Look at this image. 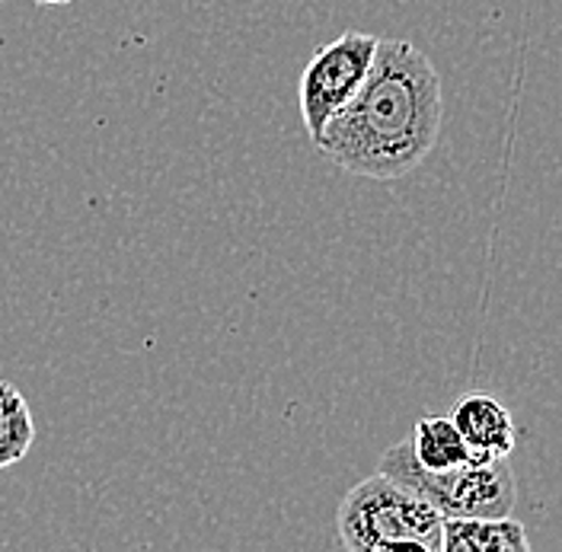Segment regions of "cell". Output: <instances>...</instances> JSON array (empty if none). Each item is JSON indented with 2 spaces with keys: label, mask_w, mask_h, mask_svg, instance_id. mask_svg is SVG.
I'll list each match as a JSON object with an SVG mask.
<instances>
[{
  "label": "cell",
  "mask_w": 562,
  "mask_h": 552,
  "mask_svg": "<svg viewBox=\"0 0 562 552\" xmlns=\"http://www.w3.org/2000/svg\"><path fill=\"white\" fill-rule=\"evenodd\" d=\"M339 543L351 552H441L445 518L413 488L378 473L339 502Z\"/></svg>",
  "instance_id": "2"
},
{
  "label": "cell",
  "mask_w": 562,
  "mask_h": 552,
  "mask_svg": "<svg viewBox=\"0 0 562 552\" xmlns=\"http://www.w3.org/2000/svg\"><path fill=\"white\" fill-rule=\"evenodd\" d=\"M378 35L368 33H342L339 38L326 42L314 58L307 61V68L301 74V119L311 140L323 138V128L329 125V119L336 112H342L351 103V97L361 90L374 52H378Z\"/></svg>",
  "instance_id": "4"
},
{
  "label": "cell",
  "mask_w": 562,
  "mask_h": 552,
  "mask_svg": "<svg viewBox=\"0 0 562 552\" xmlns=\"http://www.w3.org/2000/svg\"><path fill=\"white\" fill-rule=\"evenodd\" d=\"M393 483L413 488L441 518H505L515 511L518 483L508 457L476 453L473 460L451 470H425L409 441L384 450L381 470Z\"/></svg>",
  "instance_id": "3"
},
{
  "label": "cell",
  "mask_w": 562,
  "mask_h": 552,
  "mask_svg": "<svg viewBox=\"0 0 562 552\" xmlns=\"http://www.w3.org/2000/svg\"><path fill=\"white\" fill-rule=\"evenodd\" d=\"M38 3H70V0H38Z\"/></svg>",
  "instance_id": "9"
},
{
  "label": "cell",
  "mask_w": 562,
  "mask_h": 552,
  "mask_svg": "<svg viewBox=\"0 0 562 552\" xmlns=\"http://www.w3.org/2000/svg\"><path fill=\"white\" fill-rule=\"evenodd\" d=\"M445 119L441 77L406 38H381L351 103L329 119L316 147L351 176L403 179L438 144Z\"/></svg>",
  "instance_id": "1"
},
{
  "label": "cell",
  "mask_w": 562,
  "mask_h": 552,
  "mask_svg": "<svg viewBox=\"0 0 562 552\" xmlns=\"http://www.w3.org/2000/svg\"><path fill=\"white\" fill-rule=\"evenodd\" d=\"M530 540L521 520L505 518H445L441 552H527Z\"/></svg>",
  "instance_id": "6"
},
{
  "label": "cell",
  "mask_w": 562,
  "mask_h": 552,
  "mask_svg": "<svg viewBox=\"0 0 562 552\" xmlns=\"http://www.w3.org/2000/svg\"><path fill=\"white\" fill-rule=\"evenodd\" d=\"M451 418L460 428L463 441L473 453L486 457H508L518 444V428L512 413L490 396V393H467L451 409Z\"/></svg>",
  "instance_id": "5"
},
{
  "label": "cell",
  "mask_w": 562,
  "mask_h": 552,
  "mask_svg": "<svg viewBox=\"0 0 562 552\" xmlns=\"http://www.w3.org/2000/svg\"><path fill=\"white\" fill-rule=\"evenodd\" d=\"M409 448H413L422 466L435 470V473L460 466V463L476 457L470 450V444L463 441V435H460V428H457L451 415H425V418H419L416 428H413Z\"/></svg>",
  "instance_id": "7"
},
{
  "label": "cell",
  "mask_w": 562,
  "mask_h": 552,
  "mask_svg": "<svg viewBox=\"0 0 562 552\" xmlns=\"http://www.w3.org/2000/svg\"><path fill=\"white\" fill-rule=\"evenodd\" d=\"M35 441L33 413L23 399V393L0 380V470L10 463H20Z\"/></svg>",
  "instance_id": "8"
}]
</instances>
